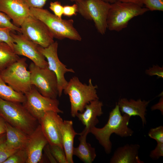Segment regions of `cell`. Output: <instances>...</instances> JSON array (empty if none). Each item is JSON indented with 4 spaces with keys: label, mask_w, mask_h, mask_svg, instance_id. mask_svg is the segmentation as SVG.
Here are the masks:
<instances>
[{
    "label": "cell",
    "mask_w": 163,
    "mask_h": 163,
    "mask_svg": "<svg viewBox=\"0 0 163 163\" xmlns=\"http://www.w3.org/2000/svg\"><path fill=\"white\" fill-rule=\"evenodd\" d=\"M131 117L126 114L122 115L116 103L115 107L110 112L108 121L102 128H91L89 133L92 134L103 147L106 153L111 152L112 144L110 138L113 133L121 137L131 136L134 132L128 126Z\"/></svg>",
    "instance_id": "6da1fadb"
},
{
    "label": "cell",
    "mask_w": 163,
    "mask_h": 163,
    "mask_svg": "<svg viewBox=\"0 0 163 163\" xmlns=\"http://www.w3.org/2000/svg\"><path fill=\"white\" fill-rule=\"evenodd\" d=\"M0 116L12 126L27 135L31 134L39 124L38 120L22 104L0 98Z\"/></svg>",
    "instance_id": "7a4b0ae2"
},
{
    "label": "cell",
    "mask_w": 163,
    "mask_h": 163,
    "mask_svg": "<svg viewBox=\"0 0 163 163\" xmlns=\"http://www.w3.org/2000/svg\"><path fill=\"white\" fill-rule=\"evenodd\" d=\"M97 88V85L93 84L91 79L88 85L82 83L76 76L72 77L68 82L63 91L69 97L72 117H76L78 112H83L86 106L91 101L99 99Z\"/></svg>",
    "instance_id": "3957f363"
},
{
    "label": "cell",
    "mask_w": 163,
    "mask_h": 163,
    "mask_svg": "<svg viewBox=\"0 0 163 163\" xmlns=\"http://www.w3.org/2000/svg\"><path fill=\"white\" fill-rule=\"evenodd\" d=\"M30 14L44 23L53 34L54 38L81 41L82 37L74 26L72 19L59 18L48 10L43 8H30Z\"/></svg>",
    "instance_id": "277c9868"
},
{
    "label": "cell",
    "mask_w": 163,
    "mask_h": 163,
    "mask_svg": "<svg viewBox=\"0 0 163 163\" xmlns=\"http://www.w3.org/2000/svg\"><path fill=\"white\" fill-rule=\"evenodd\" d=\"M149 10L136 4L119 1L111 4L107 19V29L119 32L126 28L129 21Z\"/></svg>",
    "instance_id": "5b68a950"
},
{
    "label": "cell",
    "mask_w": 163,
    "mask_h": 163,
    "mask_svg": "<svg viewBox=\"0 0 163 163\" xmlns=\"http://www.w3.org/2000/svg\"><path fill=\"white\" fill-rule=\"evenodd\" d=\"M26 58H19L0 73L3 81L15 91L24 94L32 88L30 74Z\"/></svg>",
    "instance_id": "8992f818"
},
{
    "label": "cell",
    "mask_w": 163,
    "mask_h": 163,
    "mask_svg": "<svg viewBox=\"0 0 163 163\" xmlns=\"http://www.w3.org/2000/svg\"><path fill=\"white\" fill-rule=\"evenodd\" d=\"M76 3L78 12L86 19L92 21L98 32L105 34L111 4L103 0H82Z\"/></svg>",
    "instance_id": "52a82bcc"
},
{
    "label": "cell",
    "mask_w": 163,
    "mask_h": 163,
    "mask_svg": "<svg viewBox=\"0 0 163 163\" xmlns=\"http://www.w3.org/2000/svg\"><path fill=\"white\" fill-rule=\"evenodd\" d=\"M31 84L43 96L52 98L58 96V82L54 73L48 67L41 68L31 62L29 66Z\"/></svg>",
    "instance_id": "ba28073f"
},
{
    "label": "cell",
    "mask_w": 163,
    "mask_h": 163,
    "mask_svg": "<svg viewBox=\"0 0 163 163\" xmlns=\"http://www.w3.org/2000/svg\"><path fill=\"white\" fill-rule=\"evenodd\" d=\"M24 95L26 99L23 105L38 121L46 111L63 113V111L59 108V102L57 98L43 96L33 85L31 89Z\"/></svg>",
    "instance_id": "9c48e42d"
},
{
    "label": "cell",
    "mask_w": 163,
    "mask_h": 163,
    "mask_svg": "<svg viewBox=\"0 0 163 163\" xmlns=\"http://www.w3.org/2000/svg\"><path fill=\"white\" fill-rule=\"evenodd\" d=\"M22 34L34 43L42 47H48L53 43V35L46 25L30 15L21 26Z\"/></svg>",
    "instance_id": "30bf717a"
},
{
    "label": "cell",
    "mask_w": 163,
    "mask_h": 163,
    "mask_svg": "<svg viewBox=\"0 0 163 163\" xmlns=\"http://www.w3.org/2000/svg\"><path fill=\"white\" fill-rule=\"evenodd\" d=\"M58 43L56 41L46 48L38 45V49L47 59L48 68L53 72L56 76L58 96L60 97L68 82L65 74L68 72L75 73V71L72 69L67 68L59 59L58 55Z\"/></svg>",
    "instance_id": "8fae6325"
},
{
    "label": "cell",
    "mask_w": 163,
    "mask_h": 163,
    "mask_svg": "<svg viewBox=\"0 0 163 163\" xmlns=\"http://www.w3.org/2000/svg\"><path fill=\"white\" fill-rule=\"evenodd\" d=\"M11 35L14 42L13 50L17 55L28 58L40 67H48L45 58L38 50V45L29 40L21 33L16 34L11 31Z\"/></svg>",
    "instance_id": "7c38bea8"
},
{
    "label": "cell",
    "mask_w": 163,
    "mask_h": 163,
    "mask_svg": "<svg viewBox=\"0 0 163 163\" xmlns=\"http://www.w3.org/2000/svg\"><path fill=\"white\" fill-rule=\"evenodd\" d=\"M48 144L39 124L33 132L29 135L25 147L27 159L26 163H37L42 160V152Z\"/></svg>",
    "instance_id": "4fadbf2b"
},
{
    "label": "cell",
    "mask_w": 163,
    "mask_h": 163,
    "mask_svg": "<svg viewBox=\"0 0 163 163\" xmlns=\"http://www.w3.org/2000/svg\"><path fill=\"white\" fill-rule=\"evenodd\" d=\"M0 11L8 15L19 27L30 15V8L21 0H0Z\"/></svg>",
    "instance_id": "5bb4252c"
},
{
    "label": "cell",
    "mask_w": 163,
    "mask_h": 163,
    "mask_svg": "<svg viewBox=\"0 0 163 163\" xmlns=\"http://www.w3.org/2000/svg\"><path fill=\"white\" fill-rule=\"evenodd\" d=\"M56 120L67 163H73V152L74 139L75 136L76 135H79L80 133L75 131L72 120H63L58 113L56 115Z\"/></svg>",
    "instance_id": "9a60e30c"
},
{
    "label": "cell",
    "mask_w": 163,
    "mask_h": 163,
    "mask_svg": "<svg viewBox=\"0 0 163 163\" xmlns=\"http://www.w3.org/2000/svg\"><path fill=\"white\" fill-rule=\"evenodd\" d=\"M57 113L52 111H46L38 121L48 144L50 145H57L63 149L56 120Z\"/></svg>",
    "instance_id": "2e32d148"
},
{
    "label": "cell",
    "mask_w": 163,
    "mask_h": 163,
    "mask_svg": "<svg viewBox=\"0 0 163 163\" xmlns=\"http://www.w3.org/2000/svg\"><path fill=\"white\" fill-rule=\"evenodd\" d=\"M149 102V101H142L141 99L136 101L133 99L128 100L123 98L120 99L117 104L122 113L127 114L130 117H139L144 126L146 123V107Z\"/></svg>",
    "instance_id": "e0dca14e"
},
{
    "label": "cell",
    "mask_w": 163,
    "mask_h": 163,
    "mask_svg": "<svg viewBox=\"0 0 163 163\" xmlns=\"http://www.w3.org/2000/svg\"><path fill=\"white\" fill-rule=\"evenodd\" d=\"M103 106L102 102L99 99L93 100L86 106L83 112L77 114L76 117L85 126L84 129L89 133L90 129L99 123L97 117L103 114Z\"/></svg>",
    "instance_id": "ac0fdd59"
},
{
    "label": "cell",
    "mask_w": 163,
    "mask_h": 163,
    "mask_svg": "<svg viewBox=\"0 0 163 163\" xmlns=\"http://www.w3.org/2000/svg\"><path fill=\"white\" fill-rule=\"evenodd\" d=\"M140 145L127 144L118 148L110 159V163H143L139 156Z\"/></svg>",
    "instance_id": "d6986e66"
},
{
    "label": "cell",
    "mask_w": 163,
    "mask_h": 163,
    "mask_svg": "<svg viewBox=\"0 0 163 163\" xmlns=\"http://www.w3.org/2000/svg\"><path fill=\"white\" fill-rule=\"evenodd\" d=\"M88 133L89 131L85 129L80 133L79 144L77 147H74L73 152V155L85 163H92L96 156L95 148L87 142V136Z\"/></svg>",
    "instance_id": "ffe728a7"
},
{
    "label": "cell",
    "mask_w": 163,
    "mask_h": 163,
    "mask_svg": "<svg viewBox=\"0 0 163 163\" xmlns=\"http://www.w3.org/2000/svg\"><path fill=\"white\" fill-rule=\"evenodd\" d=\"M5 133L6 142L10 148L17 150L25 149L29 135L6 122Z\"/></svg>",
    "instance_id": "44dd1931"
},
{
    "label": "cell",
    "mask_w": 163,
    "mask_h": 163,
    "mask_svg": "<svg viewBox=\"0 0 163 163\" xmlns=\"http://www.w3.org/2000/svg\"><path fill=\"white\" fill-rule=\"evenodd\" d=\"M19 58L8 45L0 41V73Z\"/></svg>",
    "instance_id": "7402d4cb"
},
{
    "label": "cell",
    "mask_w": 163,
    "mask_h": 163,
    "mask_svg": "<svg viewBox=\"0 0 163 163\" xmlns=\"http://www.w3.org/2000/svg\"><path fill=\"white\" fill-rule=\"evenodd\" d=\"M0 98L5 100L22 104L25 102L26 99L24 94L15 91L7 85L0 76Z\"/></svg>",
    "instance_id": "603a6c76"
},
{
    "label": "cell",
    "mask_w": 163,
    "mask_h": 163,
    "mask_svg": "<svg viewBox=\"0 0 163 163\" xmlns=\"http://www.w3.org/2000/svg\"><path fill=\"white\" fill-rule=\"evenodd\" d=\"M17 150L12 149L8 145L5 133L0 134V163H3Z\"/></svg>",
    "instance_id": "cb8c5ba5"
},
{
    "label": "cell",
    "mask_w": 163,
    "mask_h": 163,
    "mask_svg": "<svg viewBox=\"0 0 163 163\" xmlns=\"http://www.w3.org/2000/svg\"><path fill=\"white\" fill-rule=\"evenodd\" d=\"M27 159L25 149H19L9 157L3 163H26Z\"/></svg>",
    "instance_id": "d4e9b609"
},
{
    "label": "cell",
    "mask_w": 163,
    "mask_h": 163,
    "mask_svg": "<svg viewBox=\"0 0 163 163\" xmlns=\"http://www.w3.org/2000/svg\"><path fill=\"white\" fill-rule=\"evenodd\" d=\"M49 147L52 155L57 163H68L63 148L55 145H49Z\"/></svg>",
    "instance_id": "484cf974"
},
{
    "label": "cell",
    "mask_w": 163,
    "mask_h": 163,
    "mask_svg": "<svg viewBox=\"0 0 163 163\" xmlns=\"http://www.w3.org/2000/svg\"><path fill=\"white\" fill-rule=\"evenodd\" d=\"M10 18L5 13L0 11V27H8L14 31H16L21 33V28L15 26L11 21Z\"/></svg>",
    "instance_id": "4316f807"
},
{
    "label": "cell",
    "mask_w": 163,
    "mask_h": 163,
    "mask_svg": "<svg viewBox=\"0 0 163 163\" xmlns=\"http://www.w3.org/2000/svg\"><path fill=\"white\" fill-rule=\"evenodd\" d=\"M11 31H12V30L9 28L2 27H0V41L6 43L13 50L14 42L11 35Z\"/></svg>",
    "instance_id": "83f0119b"
},
{
    "label": "cell",
    "mask_w": 163,
    "mask_h": 163,
    "mask_svg": "<svg viewBox=\"0 0 163 163\" xmlns=\"http://www.w3.org/2000/svg\"><path fill=\"white\" fill-rule=\"evenodd\" d=\"M148 135L150 138L155 139L157 143H163V126H160L151 129Z\"/></svg>",
    "instance_id": "f1b7e54d"
},
{
    "label": "cell",
    "mask_w": 163,
    "mask_h": 163,
    "mask_svg": "<svg viewBox=\"0 0 163 163\" xmlns=\"http://www.w3.org/2000/svg\"><path fill=\"white\" fill-rule=\"evenodd\" d=\"M144 5L149 10L163 11V0H144Z\"/></svg>",
    "instance_id": "f546056e"
},
{
    "label": "cell",
    "mask_w": 163,
    "mask_h": 163,
    "mask_svg": "<svg viewBox=\"0 0 163 163\" xmlns=\"http://www.w3.org/2000/svg\"><path fill=\"white\" fill-rule=\"evenodd\" d=\"M63 6L58 1L51 2L50 3V9L53 12L55 16L59 18H62L63 15Z\"/></svg>",
    "instance_id": "4dcf8cb0"
},
{
    "label": "cell",
    "mask_w": 163,
    "mask_h": 163,
    "mask_svg": "<svg viewBox=\"0 0 163 163\" xmlns=\"http://www.w3.org/2000/svg\"><path fill=\"white\" fill-rule=\"evenodd\" d=\"M163 156V143H157L154 149L152 150L149 157L152 159L156 160Z\"/></svg>",
    "instance_id": "1f68e13d"
},
{
    "label": "cell",
    "mask_w": 163,
    "mask_h": 163,
    "mask_svg": "<svg viewBox=\"0 0 163 163\" xmlns=\"http://www.w3.org/2000/svg\"><path fill=\"white\" fill-rule=\"evenodd\" d=\"M78 11V7L77 3L72 5H66L63 6V15L71 17L77 14Z\"/></svg>",
    "instance_id": "d6a6232c"
},
{
    "label": "cell",
    "mask_w": 163,
    "mask_h": 163,
    "mask_svg": "<svg viewBox=\"0 0 163 163\" xmlns=\"http://www.w3.org/2000/svg\"><path fill=\"white\" fill-rule=\"evenodd\" d=\"M30 8H43L48 0H21ZM74 2L73 0H69Z\"/></svg>",
    "instance_id": "836d02e7"
},
{
    "label": "cell",
    "mask_w": 163,
    "mask_h": 163,
    "mask_svg": "<svg viewBox=\"0 0 163 163\" xmlns=\"http://www.w3.org/2000/svg\"><path fill=\"white\" fill-rule=\"evenodd\" d=\"M145 73L150 76L157 75L158 78H163V68L158 65H153L145 71Z\"/></svg>",
    "instance_id": "e575fe53"
},
{
    "label": "cell",
    "mask_w": 163,
    "mask_h": 163,
    "mask_svg": "<svg viewBox=\"0 0 163 163\" xmlns=\"http://www.w3.org/2000/svg\"><path fill=\"white\" fill-rule=\"evenodd\" d=\"M44 153L48 160L50 163H57L56 161L52 155L49 147V145L47 144L44 147L43 150Z\"/></svg>",
    "instance_id": "d590c367"
},
{
    "label": "cell",
    "mask_w": 163,
    "mask_h": 163,
    "mask_svg": "<svg viewBox=\"0 0 163 163\" xmlns=\"http://www.w3.org/2000/svg\"><path fill=\"white\" fill-rule=\"evenodd\" d=\"M152 111L156 110H159L162 115L163 114V97H161L159 101L157 104L154 105L151 107Z\"/></svg>",
    "instance_id": "8d00e7d4"
},
{
    "label": "cell",
    "mask_w": 163,
    "mask_h": 163,
    "mask_svg": "<svg viewBox=\"0 0 163 163\" xmlns=\"http://www.w3.org/2000/svg\"><path fill=\"white\" fill-rule=\"evenodd\" d=\"M117 1L123 2L133 3L141 7H142L143 5L144 0H117Z\"/></svg>",
    "instance_id": "74e56055"
},
{
    "label": "cell",
    "mask_w": 163,
    "mask_h": 163,
    "mask_svg": "<svg viewBox=\"0 0 163 163\" xmlns=\"http://www.w3.org/2000/svg\"><path fill=\"white\" fill-rule=\"evenodd\" d=\"M5 120L0 116V134L5 133Z\"/></svg>",
    "instance_id": "f35d334b"
},
{
    "label": "cell",
    "mask_w": 163,
    "mask_h": 163,
    "mask_svg": "<svg viewBox=\"0 0 163 163\" xmlns=\"http://www.w3.org/2000/svg\"><path fill=\"white\" fill-rule=\"evenodd\" d=\"M104 1L107 2L108 3H109L110 4H112L113 3L117 1V0H103Z\"/></svg>",
    "instance_id": "ab89813d"
},
{
    "label": "cell",
    "mask_w": 163,
    "mask_h": 163,
    "mask_svg": "<svg viewBox=\"0 0 163 163\" xmlns=\"http://www.w3.org/2000/svg\"><path fill=\"white\" fill-rule=\"evenodd\" d=\"M74 0V2H75V3H77L82 0Z\"/></svg>",
    "instance_id": "60d3db41"
}]
</instances>
